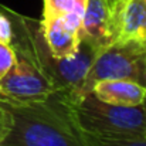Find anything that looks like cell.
Instances as JSON below:
<instances>
[{
  "instance_id": "cell-14",
  "label": "cell",
  "mask_w": 146,
  "mask_h": 146,
  "mask_svg": "<svg viewBox=\"0 0 146 146\" xmlns=\"http://www.w3.org/2000/svg\"><path fill=\"white\" fill-rule=\"evenodd\" d=\"M11 126V116L9 113V111L1 105L0 102V142L6 138V135L9 133Z\"/></svg>"
},
{
  "instance_id": "cell-3",
  "label": "cell",
  "mask_w": 146,
  "mask_h": 146,
  "mask_svg": "<svg viewBox=\"0 0 146 146\" xmlns=\"http://www.w3.org/2000/svg\"><path fill=\"white\" fill-rule=\"evenodd\" d=\"M71 123L82 132L101 136H146V108L106 104L92 92L67 99L54 92Z\"/></svg>"
},
{
  "instance_id": "cell-5",
  "label": "cell",
  "mask_w": 146,
  "mask_h": 146,
  "mask_svg": "<svg viewBox=\"0 0 146 146\" xmlns=\"http://www.w3.org/2000/svg\"><path fill=\"white\" fill-rule=\"evenodd\" d=\"M14 65L0 77V97L14 101H44L55 92L48 77L29 58L16 54Z\"/></svg>"
},
{
  "instance_id": "cell-16",
  "label": "cell",
  "mask_w": 146,
  "mask_h": 146,
  "mask_svg": "<svg viewBox=\"0 0 146 146\" xmlns=\"http://www.w3.org/2000/svg\"><path fill=\"white\" fill-rule=\"evenodd\" d=\"M143 105H145V108H146V98H145V102H143Z\"/></svg>"
},
{
  "instance_id": "cell-11",
  "label": "cell",
  "mask_w": 146,
  "mask_h": 146,
  "mask_svg": "<svg viewBox=\"0 0 146 146\" xmlns=\"http://www.w3.org/2000/svg\"><path fill=\"white\" fill-rule=\"evenodd\" d=\"M78 133L87 146H146V136H101L82 131Z\"/></svg>"
},
{
  "instance_id": "cell-10",
  "label": "cell",
  "mask_w": 146,
  "mask_h": 146,
  "mask_svg": "<svg viewBox=\"0 0 146 146\" xmlns=\"http://www.w3.org/2000/svg\"><path fill=\"white\" fill-rule=\"evenodd\" d=\"M87 0H44L41 20L62 17L64 21L75 31H81L82 16Z\"/></svg>"
},
{
  "instance_id": "cell-9",
  "label": "cell",
  "mask_w": 146,
  "mask_h": 146,
  "mask_svg": "<svg viewBox=\"0 0 146 146\" xmlns=\"http://www.w3.org/2000/svg\"><path fill=\"white\" fill-rule=\"evenodd\" d=\"M116 41L146 43V0H128L122 6Z\"/></svg>"
},
{
  "instance_id": "cell-17",
  "label": "cell",
  "mask_w": 146,
  "mask_h": 146,
  "mask_svg": "<svg viewBox=\"0 0 146 146\" xmlns=\"http://www.w3.org/2000/svg\"><path fill=\"white\" fill-rule=\"evenodd\" d=\"M112 1H115V0H112Z\"/></svg>"
},
{
  "instance_id": "cell-4",
  "label": "cell",
  "mask_w": 146,
  "mask_h": 146,
  "mask_svg": "<svg viewBox=\"0 0 146 146\" xmlns=\"http://www.w3.org/2000/svg\"><path fill=\"white\" fill-rule=\"evenodd\" d=\"M101 80H132L146 87V43L115 41L98 52L81 85L70 92L60 94L74 99L91 92L94 84Z\"/></svg>"
},
{
  "instance_id": "cell-8",
  "label": "cell",
  "mask_w": 146,
  "mask_h": 146,
  "mask_svg": "<svg viewBox=\"0 0 146 146\" xmlns=\"http://www.w3.org/2000/svg\"><path fill=\"white\" fill-rule=\"evenodd\" d=\"M41 30L50 51L57 58H68L78 52L81 37L80 33L72 30L62 17H52L41 20Z\"/></svg>"
},
{
  "instance_id": "cell-7",
  "label": "cell",
  "mask_w": 146,
  "mask_h": 146,
  "mask_svg": "<svg viewBox=\"0 0 146 146\" xmlns=\"http://www.w3.org/2000/svg\"><path fill=\"white\" fill-rule=\"evenodd\" d=\"M91 92L101 101L121 106H138L145 102L146 87L132 80H101Z\"/></svg>"
},
{
  "instance_id": "cell-1",
  "label": "cell",
  "mask_w": 146,
  "mask_h": 146,
  "mask_svg": "<svg viewBox=\"0 0 146 146\" xmlns=\"http://www.w3.org/2000/svg\"><path fill=\"white\" fill-rule=\"evenodd\" d=\"M0 9L9 16L13 24L11 47L16 54L29 58L41 72H44L55 87V92L70 94L75 91L84 81L90 67L101 50L81 38L78 52L68 58H57L51 54L44 40L40 20L20 14L10 7Z\"/></svg>"
},
{
  "instance_id": "cell-13",
  "label": "cell",
  "mask_w": 146,
  "mask_h": 146,
  "mask_svg": "<svg viewBox=\"0 0 146 146\" xmlns=\"http://www.w3.org/2000/svg\"><path fill=\"white\" fill-rule=\"evenodd\" d=\"M11 38H13V24H11V20L0 9V41L10 44Z\"/></svg>"
},
{
  "instance_id": "cell-2",
  "label": "cell",
  "mask_w": 146,
  "mask_h": 146,
  "mask_svg": "<svg viewBox=\"0 0 146 146\" xmlns=\"http://www.w3.org/2000/svg\"><path fill=\"white\" fill-rule=\"evenodd\" d=\"M11 126L0 146H87L54 97L44 101H14L0 97Z\"/></svg>"
},
{
  "instance_id": "cell-15",
  "label": "cell",
  "mask_w": 146,
  "mask_h": 146,
  "mask_svg": "<svg viewBox=\"0 0 146 146\" xmlns=\"http://www.w3.org/2000/svg\"><path fill=\"white\" fill-rule=\"evenodd\" d=\"M126 1H128V0H115V1H113V4H115V7H116V9H118V10L121 11L122 6H123V4H125Z\"/></svg>"
},
{
  "instance_id": "cell-12",
  "label": "cell",
  "mask_w": 146,
  "mask_h": 146,
  "mask_svg": "<svg viewBox=\"0 0 146 146\" xmlns=\"http://www.w3.org/2000/svg\"><path fill=\"white\" fill-rule=\"evenodd\" d=\"M16 51L9 43L0 41V77H3L16 62Z\"/></svg>"
},
{
  "instance_id": "cell-6",
  "label": "cell",
  "mask_w": 146,
  "mask_h": 146,
  "mask_svg": "<svg viewBox=\"0 0 146 146\" xmlns=\"http://www.w3.org/2000/svg\"><path fill=\"white\" fill-rule=\"evenodd\" d=\"M119 36V10L112 0H87L80 37L99 50L111 46Z\"/></svg>"
}]
</instances>
